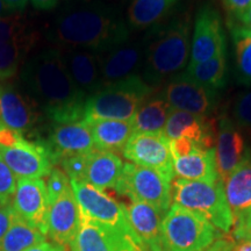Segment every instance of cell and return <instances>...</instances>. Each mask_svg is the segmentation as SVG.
<instances>
[{"mask_svg": "<svg viewBox=\"0 0 251 251\" xmlns=\"http://www.w3.org/2000/svg\"><path fill=\"white\" fill-rule=\"evenodd\" d=\"M46 237L39 229L31 227L17 214L7 233L0 241V251H25L46 241Z\"/></svg>", "mask_w": 251, "mask_h": 251, "instance_id": "31", "label": "cell"}, {"mask_svg": "<svg viewBox=\"0 0 251 251\" xmlns=\"http://www.w3.org/2000/svg\"><path fill=\"white\" fill-rule=\"evenodd\" d=\"M235 241L231 238H218L205 251H233Z\"/></svg>", "mask_w": 251, "mask_h": 251, "instance_id": "43", "label": "cell"}, {"mask_svg": "<svg viewBox=\"0 0 251 251\" xmlns=\"http://www.w3.org/2000/svg\"><path fill=\"white\" fill-rule=\"evenodd\" d=\"M86 155H76L63 158L61 162L63 171L67 174L69 179L83 180L84 171H85L86 164Z\"/></svg>", "mask_w": 251, "mask_h": 251, "instance_id": "37", "label": "cell"}, {"mask_svg": "<svg viewBox=\"0 0 251 251\" xmlns=\"http://www.w3.org/2000/svg\"><path fill=\"white\" fill-rule=\"evenodd\" d=\"M236 18L241 21V24H242L241 26L247 28L248 30L251 31V5L243 12L242 14H240Z\"/></svg>", "mask_w": 251, "mask_h": 251, "instance_id": "47", "label": "cell"}, {"mask_svg": "<svg viewBox=\"0 0 251 251\" xmlns=\"http://www.w3.org/2000/svg\"><path fill=\"white\" fill-rule=\"evenodd\" d=\"M214 151L219 179L224 181L240 164L247 152L240 128L227 115L220 119Z\"/></svg>", "mask_w": 251, "mask_h": 251, "instance_id": "20", "label": "cell"}, {"mask_svg": "<svg viewBox=\"0 0 251 251\" xmlns=\"http://www.w3.org/2000/svg\"><path fill=\"white\" fill-rule=\"evenodd\" d=\"M12 14H14V12L12 11V9L9 8L8 6L2 1V0H0V18L9 17V15Z\"/></svg>", "mask_w": 251, "mask_h": 251, "instance_id": "48", "label": "cell"}, {"mask_svg": "<svg viewBox=\"0 0 251 251\" xmlns=\"http://www.w3.org/2000/svg\"><path fill=\"white\" fill-rule=\"evenodd\" d=\"M45 144L54 164L65 157L85 155L96 149L92 133L84 120L72 124H56Z\"/></svg>", "mask_w": 251, "mask_h": 251, "instance_id": "16", "label": "cell"}, {"mask_svg": "<svg viewBox=\"0 0 251 251\" xmlns=\"http://www.w3.org/2000/svg\"><path fill=\"white\" fill-rule=\"evenodd\" d=\"M222 50H226V41L221 17L212 6L203 5L194 23L190 64L208 61Z\"/></svg>", "mask_w": 251, "mask_h": 251, "instance_id": "14", "label": "cell"}, {"mask_svg": "<svg viewBox=\"0 0 251 251\" xmlns=\"http://www.w3.org/2000/svg\"><path fill=\"white\" fill-rule=\"evenodd\" d=\"M17 176L0 158V207L12 203L17 190Z\"/></svg>", "mask_w": 251, "mask_h": 251, "instance_id": "34", "label": "cell"}, {"mask_svg": "<svg viewBox=\"0 0 251 251\" xmlns=\"http://www.w3.org/2000/svg\"><path fill=\"white\" fill-rule=\"evenodd\" d=\"M224 2L229 12L233 13L235 17L242 14L251 5V0H224Z\"/></svg>", "mask_w": 251, "mask_h": 251, "instance_id": "42", "label": "cell"}, {"mask_svg": "<svg viewBox=\"0 0 251 251\" xmlns=\"http://www.w3.org/2000/svg\"><path fill=\"white\" fill-rule=\"evenodd\" d=\"M36 42V34L26 39L0 43V80L5 81L15 76L21 64Z\"/></svg>", "mask_w": 251, "mask_h": 251, "instance_id": "30", "label": "cell"}, {"mask_svg": "<svg viewBox=\"0 0 251 251\" xmlns=\"http://www.w3.org/2000/svg\"><path fill=\"white\" fill-rule=\"evenodd\" d=\"M133 231L147 251H164L162 243V221L164 214L149 203L131 201L125 205Z\"/></svg>", "mask_w": 251, "mask_h": 251, "instance_id": "22", "label": "cell"}, {"mask_svg": "<svg viewBox=\"0 0 251 251\" xmlns=\"http://www.w3.org/2000/svg\"><path fill=\"white\" fill-rule=\"evenodd\" d=\"M15 215H17V213H15L12 203L0 207V241L4 238L5 234L7 233Z\"/></svg>", "mask_w": 251, "mask_h": 251, "instance_id": "40", "label": "cell"}, {"mask_svg": "<svg viewBox=\"0 0 251 251\" xmlns=\"http://www.w3.org/2000/svg\"><path fill=\"white\" fill-rule=\"evenodd\" d=\"M50 37L58 47L103 52L129 39V28L114 9L83 5L63 11L52 25Z\"/></svg>", "mask_w": 251, "mask_h": 251, "instance_id": "2", "label": "cell"}, {"mask_svg": "<svg viewBox=\"0 0 251 251\" xmlns=\"http://www.w3.org/2000/svg\"><path fill=\"white\" fill-rule=\"evenodd\" d=\"M190 36V21L178 18L147 43L142 78L149 85L156 89V85L183 70L191 54Z\"/></svg>", "mask_w": 251, "mask_h": 251, "instance_id": "3", "label": "cell"}, {"mask_svg": "<svg viewBox=\"0 0 251 251\" xmlns=\"http://www.w3.org/2000/svg\"><path fill=\"white\" fill-rule=\"evenodd\" d=\"M179 0H133L128 8V27L144 29L162 20Z\"/></svg>", "mask_w": 251, "mask_h": 251, "instance_id": "29", "label": "cell"}, {"mask_svg": "<svg viewBox=\"0 0 251 251\" xmlns=\"http://www.w3.org/2000/svg\"><path fill=\"white\" fill-rule=\"evenodd\" d=\"M79 227V207L71 186L49 203L47 215V236L52 243L65 248L76 237Z\"/></svg>", "mask_w": 251, "mask_h": 251, "instance_id": "17", "label": "cell"}, {"mask_svg": "<svg viewBox=\"0 0 251 251\" xmlns=\"http://www.w3.org/2000/svg\"><path fill=\"white\" fill-rule=\"evenodd\" d=\"M174 172L179 179L208 181H219L216 170L214 149H197L186 156L174 158Z\"/></svg>", "mask_w": 251, "mask_h": 251, "instance_id": "25", "label": "cell"}, {"mask_svg": "<svg viewBox=\"0 0 251 251\" xmlns=\"http://www.w3.org/2000/svg\"><path fill=\"white\" fill-rule=\"evenodd\" d=\"M218 91L194 83L184 74L175 76L161 93L172 109L208 117L218 103Z\"/></svg>", "mask_w": 251, "mask_h": 251, "instance_id": "11", "label": "cell"}, {"mask_svg": "<svg viewBox=\"0 0 251 251\" xmlns=\"http://www.w3.org/2000/svg\"><path fill=\"white\" fill-rule=\"evenodd\" d=\"M0 158L19 178H37L49 176L52 159L45 143L25 140L14 147H0Z\"/></svg>", "mask_w": 251, "mask_h": 251, "instance_id": "13", "label": "cell"}, {"mask_svg": "<svg viewBox=\"0 0 251 251\" xmlns=\"http://www.w3.org/2000/svg\"><path fill=\"white\" fill-rule=\"evenodd\" d=\"M124 164L117 153L94 149L86 155L83 181L102 191L109 188L115 190Z\"/></svg>", "mask_w": 251, "mask_h": 251, "instance_id": "24", "label": "cell"}, {"mask_svg": "<svg viewBox=\"0 0 251 251\" xmlns=\"http://www.w3.org/2000/svg\"><path fill=\"white\" fill-rule=\"evenodd\" d=\"M59 48L72 80L87 98L102 89L99 52L68 47Z\"/></svg>", "mask_w": 251, "mask_h": 251, "instance_id": "21", "label": "cell"}, {"mask_svg": "<svg viewBox=\"0 0 251 251\" xmlns=\"http://www.w3.org/2000/svg\"><path fill=\"white\" fill-rule=\"evenodd\" d=\"M40 120L37 103L12 84H0V122L26 133Z\"/></svg>", "mask_w": 251, "mask_h": 251, "instance_id": "18", "label": "cell"}, {"mask_svg": "<svg viewBox=\"0 0 251 251\" xmlns=\"http://www.w3.org/2000/svg\"><path fill=\"white\" fill-rule=\"evenodd\" d=\"M26 139L20 131L12 129L0 122V147H14Z\"/></svg>", "mask_w": 251, "mask_h": 251, "instance_id": "39", "label": "cell"}, {"mask_svg": "<svg viewBox=\"0 0 251 251\" xmlns=\"http://www.w3.org/2000/svg\"><path fill=\"white\" fill-rule=\"evenodd\" d=\"M169 147H170L172 159L186 156L188 153L193 152L194 150L199 149L197 144L187 137H179V139L169 141Z\"/></svg>", "mask_w": 251, "mask_h": 251, "instance_id": "38", "label": "cell"}, {"mask_svg": "<svg viewBox=\"0 0 251 251\" xmlns=\"http://www.w3.org/2000/svg\"><path fill=\"white\" fill-rule=\"evenodd\" d=\"M33 35H35V33H31L29 25L23 15L12 14L0 18V43L26 39Z\"/></svg>", "mask_w": 251, "mask_h": 251, "instance_id": "33", "label": "cell"}, {"mask_svg": "<svg viewBox=\"0 0 251 251\" xmlns=\"http://www.w3.org/2000/svg\"><path fill=\"white\" fill-rule=\"evenodd\" d=\"M235 228V237L236 240H251V212L242 219H238Z\"/></svg>", "mask_w": 251, "mask_h": 251, "instance_id": "41", "label": "cell"}, {"mask_svg": "<svg viewBox=\"0 0 251 251\" xmlns=\"http://www.w3.org/2000/svg\"><path fill=\"white\" fill-rule=\"evenodd\" d=\"M2 1L15 13V12H21L26 8L28 0H2Z\"/></svg>", "mask_w": 251, "mask_h": 251, "instance_id": "46", "label": "cell"}, {"mask_svg": "<svg viewBox=\"0 0 251 251\" xmlns=\"http://www.w3.org/2000/svg\"><path fill=\"white\" fill-rule=\"evenodd\" d=\"M234 120L241 129L251 131V91L241 93L234 103Z\"/></svg>", "mask_w": 251, "mask_h": 251, "instance_id": "35", "label": "cell"}, {"mask_svg": "<svg viewBox=\"0 0 251 251\" xmlns=\"http://www.w3.org/2000/svg\"><path fill=\"white\" fill-rule=\"evenodd\" d=\"M25 251H64V248L57 246L55 243L47 242V241H43V242L37 243L35 246L28 248Z\"/></svg>", "mask_w": 251, "mask_h": 251, "instance_id": "44", "label": "cell"}, {"mask_svg": "<svg viewBox=\"0 0 251 251\" xmlns=\"http://www.w3.org/2000/svg\"><path fill=\"white\" fill-rule=\"evenodd\" d=\"M15 213L31 227L47 236V215L49 202L47 185L42 178H19L13 200Z\"/></svg>", "mask_w": 251, "mask_h": 251, "instance_id": "15", "label": "cell"}, {"mask_svg": "<svg viewBox=\"0 0 251 251\" xmlns=\"http://www.w3.org/2000/svg\"><path fill=\"white\" fill-rule=\"evenodd\" d=\"M215 121L209 117L172 109L164 128V135L169 141L187 137L201 150L214 149Z\"/></svg>", "mask_w": 251, "mask_h": 251, "instance_id": "19", "label": "cell"}, {"mask_svg": "<svg viewBox=\"0 0 251 251\" xmlns=\"http://www.w3.org/2000/svg\"><path fill=\"white\" fill-rule=\"evenodd\" d=\"M169 102L162 94L144 101L133 118L134 133L164 134V128L170 112Z\"/></svg>", "mask_w": 251, "mask_h": 251, "instance_id": "27", "label": "cell"}, {"mask_svg": "<svg viewBox=\"0 0 251 251\" xmlns=\"http://www.w3.org/2000/svg\"><path fill=\"white\" fill-rule=\"evenodd\" d=\"M147 43L126 42L99 52V67L102 87L139 75L144 64Z\"/></svg>", "mask_w": 251, "mask_h": 251, "instance_id": "12", "label": "cell"}, {"mask_svg": "<svg viewBox=\"0 0 251 251\" xmlns=\"http://www.w3.org/2000/svg\"><path fill=\"white\" fill-rule=\"evenodd\" d=\"M226 200L234 216V222L251 212V151L246 156L233 172L222 181Z\"/></svg>", "mask_w": 251, "mask_h": 251, "instance_id": "23", "label": "cell"}, {"mask_svg": "<svg viewBox=\"0 0 251 251\" xmlns=\"http://www.w3.org/2000/svg\"><path fill=\"white\" fill-rule=\"evenodd\" d=\"M172 198L176 205L198 213L225 233L235 225L221 180L208 183L177 179L172 184Z\"/></svg>", "mask_w": 251, "mask_h": 251, "instance_id": "5", "label": "cell"}, {"mask_svg": "<svg viewBox=\"0 0 251 251\" xmlns=\"http://www.w3.org/2000/svg\"><path fill=\"white\" fill-rule=\"evenodd\" d=\"M235 45L236 70L240 81L251 85V31L242 26L231 28Z\"/></svg>", "mask_w": 251, "mask_h": 251, "instance_id": "32", "label": "cell"}, {"mask_svg": "<svg viewBox=\"0 0 251 251\" xmlns=\"http://www.w3.org/2000/svg\"><path fill=\"white\" fill-rule=\"evenodd\" d=\"M153 91L155 87L149 85L140 75L102 87L86 99L84 121H131Z\"/></svg>", "mask_w": 251, "mask_h": 251, "instance_id": "4", "label": "cell"}, {"mask_svg": "<svg viewBox=\"0 0 251 251\" xmlns=\"http://www.w3.org/2000/svg\"><path fill=\"white\" fill-rule=\"evenodd\" d=\"M171 181L153 169L125 163L115 191L122 196H127L130 201L149 203L165 215L171 205Z\"/></svg>", "mask_w": 251, "mask_h": 251, "instance_id": "7", "label": "cell"}, {"mask_svg": "<svg viewBox=\"0 0 251 251\" xmlns=\"http://www.w3.org/2000/svg\"><path fill=\"white\" fill-rule=\"evenodd\" d=\"M70 185L79 211L83 214L142 244L130 227L124 203H119L102 190L83 180L70 179Z\"/></svg>", "mask_w": 251, "mask_h": 251, "instance_id": "8", "label": "cell"}, {"mask_svg": "<svg viewBox=\"0 0 251 251\" xmlns=\"http://www.w3.org/2000/svg\"><path fill=\"white\" fill-rule=\"evenodd\" d=\"M184 75L194 83L211 90L219 91L224 89L227 83L228 75L226 50H222L220 54L208 61L188 64Z\"/></svg>", "mask_w": 251, "mask_h": 251, "instance_id": "28", "label": "cell"}, {"mask_svg": "<svg viewBox=\"0 0 251 251\" xmlns=\"http://www.w3.org/2000/svg\"><path fill=\"white\" fill-rule=\"evenodd\" d=\"M92 133L94 148L118 153L134 134L133 121L93 120L86 122Z\"/></svg>", "mask_w": 251, "mask_h": 251, "instance_id": "26", "label": "cell"}, {"mask_svg": "<svg viewBox=\"0 0 251 251\" xmlns=\"http://www.w3.org/2000/svg\"><path fill=\"white\" fill-rule=\"evenodd\" d=\"M208 220L174 203L162 221L164 251H205L218 233Z\"/></svg>", "mask_w": 251, "mask_h": 251, "instance_id": "6", "label": "cell"}, {"mask_svg": "<svg viewBox=\"0 0 251 251\" xmlns=\"http://www.w3.org/2000/svg\"><path fill=\"white\" fill-rule=\"evenodd\" d=\"M72 251H147L142 244L124 236L79 211V227L70 244Z\"/></svg>", "mask_w": 251, "mask_h": 251, "instance_id": "10", "label": "cell"}, {"mask_svg": "<svg viewBox=\"0 0 251 251\" xmlns=\"http://www.w3.org/2000/svg\"><path fill=\"white\" fill-rule=\"evenodd\" d=\"M47 194H48V202H52L55 199L61 196L63 192L68 190L70 185V179L64 171L59 168L52 169L47 180Z\"/></svg>", "mask_w": 251, "mask_h": 251, "instance_id": "36", "label": "cell"}, {"mask_svg": "<svg viewBox=\"0 0 251 251\" xmlns=\"http://www.w3.org/2000/svg\"><path fill=\"white\" fill-rule=\"evenodd\" d=\"M122 152L133 164L153 169L174 180V161L164 134L134 133Z\"/></svg>", "mask_w": 251, "mask_h": 251, "instance_id": "9", "label": "cell"}, {"mask_svg": "<svg viewBox=\"0 0 251 251\" xmlns=\"http://www.w3.org/2000/svg\"><path fill=\"white\" fill-rule=\"evenodd\" d=\"M30 1L35 8L47 11V9L54 8L57 5L58 0H30Z\"/></svg>", "mask_w": 251, "mask_h": 251, "instance_id": "45", "label": "cell"}, {"mask_svg": "<svg viewBox=\"0 0 251 251\" xmlns=\"http://www.w3.org/2000/svg\"><path fill=\"white\" fill-rule=\"evenodd\" d=\"M20 78L26 93L55 124L84 120L87 97L72 80L59 47L46 48L28 58Z\"/></svg>", "mask_w": 251, "mask_h": 251, "instance_id": "1", "label": "cell"}]
</instances>
